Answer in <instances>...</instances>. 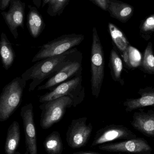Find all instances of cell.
<instances>
[{"label":"cell","instance_id":"obj_1","mask_svg":"<svg viewBox=\"0 0 154 154\" xmlns=\"http://www.w3.org/2000/svg\"><path fill=\"white\" fill-rule=\"evenodd\" d=\"M81 57V52L77 48H74L59 56L37 61L23 74L21 78L25 81L32 80L29 89L32 92L45 80L53 76L67 65Z\"/></svg>","mask_w":154,"mask_h":154},{"label":"cell","instance_id":"obj_8","mask_svg":"<svg viewBox=\"0 0 154 154\" xmlns=\"http://www.w3.org/2000/svg\"><path fill=\"white\" fill-rule=\"evenodd\" d=\"M33 109L32 104L29 103L22 107L20 115L23 121L27 151L29 154H38L37 134Z\"/></svg>","mask_w":154,"mask_h":154},{"label":"cell","instance_id":"obj_2","mask_svg":"<svg viewBox=\"0 0 154 154\" xmlns=\"http://www.w3.org/2000/svg\"><path fill=\"white\" fill-rule=\"evenodd\" d=\"M105 57L103 46L96 27L92 29L91 51V94L97 99L105 76Z\"/></svg>","mask_w":154,"mask_h":154},{"label":"cell","instance_id":"obj_16","mask_svg":"<svg viewBox=\"0 0 154 154\" xmlns=\"http://www.w3.org/2000/svg\"><path fill=\"white\" fill-rule=\"evenodd\" d=\"M108 28L113 46L121 55L123 60H125L127 55L130 43L124 32L115 24L109 22Z\"/></svg>","mask_w":154,"mask_h":154},{"label":"cell","instance_id":"obj_23","mask_svg":"<svg viewBox=\"0 0 154 154\" xmlns=\"http://www.w3.org/2000/svg\"><path fill=\"white\" fill-rule=\"evenodd\" d=\"M139 34L146 41H148L154 35V13L146 16L141 21L139 25Z\"/></svg>","mask_w":154,"mask_h":154},{"label":"cell","instance_id":"obj_5","mask_svg":"<svg viewBox=\"0 0 154 154\" xmlns=\"http://www.w3.org/2000/svg\"><path fill=\"white\" fill-rule=\"evenodd\" d=\"M82 75L74 77L69 80L60 83L46 94L41 96L39 102L42 103L62 97H68L73 101L75 107L84 100L85 88L82 86Z\"/></svg>","mask_w":154,"mask_h":154},{"label":"cell","instance_id":"obj_9","mask_svg":"<svg viewBox=\"0 0 154 154\" xmlns=\"http://www.w3.org/2000/svg\"><path fill=\"white\" fill-rule=\"evenodd\" d=\"M82 57L71 62L49 79L43 85L38 87V91L53 89L55 87L72 78L81 75L82 72Z\"/></svg>","mask_w":154,"mask_h":154},{"label":"cell","instance_id":"obj_32","mask_svg":"<svg viewBox=\"0 0 154 154\" xmlns=\"http://www.w3.org/2000/svg\"><path fill=\"white\" fill-rule=\"evenodd\" d=\"M153 36H154V35H153Z\"/></svg>","mask_w":154,"mask_h":154},{"label":"cell","instance_id":"obj_14","mask_svg":"<svg viewBox=\"0 0 154 154\" xmlns=\"http://www.w3.org/2000/svg\"><path fill=\"white\" fill-rule=\"evenodd\" d=\"M140 97L137 98L127 99L123 105L127 112L140 109L147 106L154 107V88L146 87L137 91Z\"/></svg>","mask_w":154,"mask_h":154},{"label":"cell","instance_id":"obj_30","mask_svg":"<svg viewBox=\"0 0 154 154\" xmlns=\"http://www.w3.org/2000/svg\"><path fill=\"white\" fill-rule=\"evenodd\" d=\"M49 1V0H42V8H43V7H44V6H45V5H47V4L48 3Z\"/></svg>","mask_w":154,"mask_h":154},{"label":"cell","instance_id":"obj_27","mask_svg":"<svg viewBox=\"0 0 154 154\" xmlns=\"http://www.w3.org/2000/svg\"><path fill=\"white\" fill-rule=\"evenodd\" d=\"M11 0H0V10L4 11L10 4Z\"/></svg>","mask_w":154,"mask_h":154},{"label":"cell","instance_id":"obj_31","mask_svg":"<svg viewBox=\"0 0 154 154\" xmlns=\"http://www.w3.org/2000/svg\"><path fill=\"white\" fill-rule=\"evenodd\" d=\"M24 154H29V152L26 150V152H25V153Z\"/></svg>","mask_w":154,"mask_h":154},{"label":"cell","instance_id":"obj_6","mask_svg":"<svg viewBox=\"0 0 154 154\" xmlns=\"http://www.w3.org/2000/svg\"><path fill=\"white\" fill-rule=\"evenodd\" d=\"M73 107V101L68 97H62L40 105L42 110L40 126L43 129L50 128L63 118L67 109Z\"/></svg>","mask_w":154,"mask_h":154},{"label":"cell","instance_id":"obj_12","mask_svg":"<svg viewBox=\"0 0 154 154\" xmlns=\"http://www.w3.org/2000/svg\"><path fill=\"white\" fill-rule=\"evenodd\" d=\"M132 136V132L123 126L109 125L97 132L91 146L108 143L119 139H129Z\"/></svg>","mask_w":154,"mask_h":154},{"label":"cell","instance_id":"obj_21","mask_svg":"<svg viewBox=\"0 0 154 154\" xmlns=\"http://www.w3.org/2000/svg\"><path fill=\"white\" fill-rule=\"evenodd\" d=\"M43 146L48 154H62L64 146L60 134L58 131L52 132L44 140Z\"/></svg>","mask_w":154,"mask_h":154},{"label":"cell","instance_id":"obj_28","mask_svg":"<svg viewBox=\"0 0 154 154\" xmlns=\"http://www.w3.org/2000/svg\"><path fill=\"white\" fill-rule=\"evenodd\" d=\"M32 1L37 8H39L42 5V0H32Z\"/></svg>","mask_w":154,"mask_h":154},{"label":"cell","instance_id":"obj_11","mask_svg":"<svg viewBox=\"0 0 154 154\" xmlns=\"http://www.w3.org/2000/svg\"><path fill=\"white\" fill-rule=\"evenodd\" d=\"M102 151L116 152H129L149 154L152 148L143 139H133L120 143H106L99 146Z\"/></svg>","mask_w":154,"mask_h":154},{"label":"cell","instance_id":"obj_29","mask_svg":"<svg viewBox=\"0 0 154 154\" xmlns=\"http://www.w3.org/2000/svg\"><path fill=\"white\" fill-rule=\"evenodd\" d=\"M72 154H103L99 153L94 152H75Z\"/></svg>","mask_w":154,"mask_h":154},{"label":"cell","instance_id":"obj_15","mask_svg":"<svg viewBox=\"0 0 154 154\" xmlns=\"http://www.w3.org/2000/svg\"><path fill=\"white\" fill-rule=\"evenodd\" d=\"M108 12L110 17L126 23L134 15V9L127 3L119 0H110Z\"/></svg>","mask_w":154,"mask_h":154},{"label":"cell","instance_id":"obj_18","mask_svg":"<svg viewBox=\"0 0 154 154\" xmlns=\"http://www.w3.org/2000/svg\"><path fill=\"white\" fill-rule=\"evenodd\" d=\"M20 125L17 121H14L8 128L5 144L6 154H20L17 152L20 141Z\"/></svg>","mask_w":154,"mask_h":154},{"label":"cell","instance_id":"obj_26","mask_svg":"<svg viewBox=\"0 0 154 154\" xmlns=\"http://www.w3.org/2000/svg\"><path fill=\"white\" fill-rule=\"evenodd\" d=\"M94 5L105 11H108L110 0H89Z\"/></svg>","mask_w":154,"mask_h":154},{"label":"cell","instance_id":"obj_17","mask_svg":"<svg viewBox=\"0 0 154 154\" xmlns=\"http://www.w3.org/2000/svg\"><path fill=\"white\" fill-rule=\"evenodd\" d=\"M29 12L27 16V25L31 35L37 38L45 28V23L42 16L35 6L29 5Z\"/></svg>","mask_w":154,"mask_h":154},{"label":"cell","instance_id":"obj_3","mask_svg":"<svg viewBox=\"0 0 154 154\" xmlns=\"http://www.w3.org/2000/svg\"><path fill=\"white\" fill-rule=\"evenodd\" d=\"M26 81L16 77L3 89L0 96V122L8 119L19 106Z\"/></svg>","mask_w":154,"mask_h":154},{"label":"cell","instance_id":"obj_22","mask_svg":"<svg viewBox=\"0 0 154 154\" xmlns=\"http://www.w3.org/2000/svg\"><path fill=\"white\" fill-rule=\"evenodd\" d=\"M139 69L145 74L154 75V55L151 42H148L145 49Z\"/></svg>","mask_w":154,"mask_h":154},{"label":"cell","instance_id":"obj_24","mask_svg":"<svg viewBox=\"0 0 154 154\" xmlns=\"http://www.w3.org/2000/svg\"><path fill=\"white\" fill-rule=\"evenodd\" d=\"M142 57L140 51L131 45L128 50L127 55L124 60L127 66L129 68L139 67L142 62Z\"/></svg>","mask_w":154,"mask_h":154},{"label":"cell","instance_id":"obj_19","mask_svg":"<svg viewBox=\"0 0 154 154\" xmlns=\"http://www.w3.org/2000/svg\"><path fill=\"white\" fill-rule=\"evenodd\" d=\"M109 67L110 70V75L112 79L120 85L125 84L122 74L123 70V63L117 50L113 47L109 55Z\"/></svg>","mask_w":154,"mask_h":154},{"label":"cell","instance_id":"obj_7","mask_svg":"<svg viewBox=\"0 0 154 154\" xmlns=\"http://www.w3.org/2000/svg\"><path fill=\"white\" fill-rule=\"evenodd\" d=\"M87 117L73 119L66 133V141L73 149L81 148L86 145L93 130L92 124H87Z\"/></svg>","mask_w":154,"mask_h":154},{"label":"cell","instance_id":"obj_20","mask_svg":"<svg viewBox=\"0 0 154 154\" xmlns=\"http://www.w3.org/2000/svg\"><path fill=\"white\" fill-rule=\"evenodd\" d=\"M0 55L3 66L6 70L11 67L13 63L14 54L11 43L5 33L2 32L0 41Z\"/></svg>","mask_w":154,"mask_h":154},{"label":"cell","instance_id":"obj_4","mask_svg":"<svg viewBox=\"0 0 154 154\" xmlns=\"http://www.w3.org/2000/svg\"><path fill=\"white\" fill-rule=\"evenodd\" d=\"M82 34L71 33L61 35L44 44L35 55L32 62H36L44 59L59 56L79 46L84 40Z\"/></svg>","mask_w":154,"mask_h":154},{"label":"cell","instance_id":"obj_25","mask_svg":"<svg viewBox=\"0 0 154 154\" xmlns=\"http://www.w3.org/2000/svg\"><path fill=\"white\" fill-rule=\"evenodd\" d=\"M70 0H49L48 2L47 12L51 17L62 14Z\"/></svg>","mask_w":154,"mask_h":154},{"label":"cell","instance_id":"obj_10","mask_svg":"<svg viewBox=\"0 0 154 154\" xmlns=\"http://www.w3.org/2000/svg\"><path fill=\"white\" fill-rule=\"evenodd\" d=\"M8 11H2V14L15 39L18 37L19 27L24 28L25 3L21 0H11Z\"/></svg>","mask_w":154,"mask_h":154},{"label":"cell","instance_id":"obj_13","mask_svg":"<svg viewBox=\"0 0 154 154\" xmlns=\"http://www.w3.org/2000/svg\"><path fill=\"white\" fill-rule=\"evenodd\" d=\"M131 125L134 128L146 135L154 136V109L145 111L140 109L135 112Z\"/></svg>","mask_w":154,"mask_h":154}]
</instances>
